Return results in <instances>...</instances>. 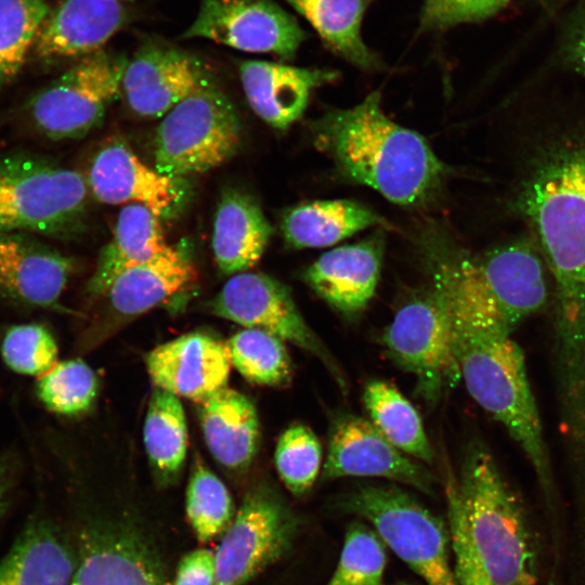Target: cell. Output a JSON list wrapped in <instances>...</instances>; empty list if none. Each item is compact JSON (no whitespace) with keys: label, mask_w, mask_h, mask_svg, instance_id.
I'll return each instance as SVG.
<instances>
[{"label":"cell","mask_w":585,"mask_h":585,"mask_svg":"<svg viewBox=\"0 0 585 585\" xmlns=\"http://www.w3.org/2000/svg\"><path fill=\"white\" fill-rule=\"evenodd\" d=\"M286 1L312 25L326 47L347 62L364 70L381 66L361 34L366 0Z\"/></svg>","instance_id":"cell-28"},{"label":"cell","mask_w":585,"mask_h":585,"mask_svg":"<svg viewBox=\"0 0 585 585\" xmlns=\"http://www.w3.org/2000/svg\"><path fill=\"white\" fill-rule=\"evenodd\" d=\"M190 258L168 246L150 260L120 273L102 297L109 312L119 318H132L169 300L196 281Z\"/></svg>","instance_id":"cell-22"},{"label":"cell","mask_w":585,"mask_h":585,"mask_svg":"<svg viewBox=\"0 0 585 585\" xmlns=\"http://www.w3.org/2000/svg\"><path fill=\"white\" fill-rule=\"evenodd\" d=\"M198 418L206 445L219 464L233 470H244L251 464L260 427L248 398L224 387L199 402Z\"/></svg>","instance_id":"cell-24"},{"label":"cell","mask_w":585,"mask_h":585,"mask_svg":"<svg viewBox=\"0 0 585 585\" xmlns=\"http://www.w3.org/2000/svg\"><path fill=\"white\" fill-rule=\"evenodd\" d=\"M370 422L398 450L432 465L434 453L414 405L391 384L367 382L363 393Z\"/></svg>","instance_id":"cell-29"},{"label":"cell","mask_w":585,"mask_h":585,"mask_svg":"<svg viewBox=\"0 0 585 585\" xmlns=\"http://www.w3.org/2000/svg\"><path fill=\"white\" fill-rule=\"evenodd\" d=\"M117 1H121V0H117Z\"/></svg>","instance_id":"cell-45"},{"label":"cell","mask_w":585,"mask_h":585,"mask_svg":"<svg viewBox=\"0 0 585 585\" xmlns=\"http://www.w3.org/2000/svg\"><path fill=\"white\" fill-rule=\"evenodd\" d=\"M388 222L370 208L349 199L315 200L284 213L281 230L294 248L332 246L366 227Z\"/></svg>","instance_id":"cell-27"},{"label":"cell","mask_w":585,"mask_h":585,"mask_svg":"<svg viewBox=\"0 0 585 585\" xmlns=\"http://www.w3.org/2000/svg\"><path fill=\"white\" fill-rule=\"evenodd\" d=\"M145 362L157 388L196 402L226 387L232 365L226 344L199 332L157 346Z\"/></svg>","instance_id":"cell-18"},{"label":"cell","mask_w":585,"mask_h":585,"mask_svg":"<svg viewBox=\"0 0 585 585\" xmlns=\"http://www.w3.org/2000/svg\"><path fill=\"white\" fill-rule=\"evenodd\" d=\"M343 510L368 521L427 585H459L452 564L448 525L396 485H361L346 494Z\"/></svg>","instance_id":"cell-6"},{"label":"cell","mask_w":585,"mask_h":585,"mask_svg":"<svg viewBox=\"0 0 585 585\" xmlns=\"http://www.w3.org/2000/svg\"><path fill=\"white\" fill-rule=\"evenodd\" d=\"M125 17L117 0H64L49 12L35 42L36 53L48 61L99 52Z\"/></svg>","instance_id":"cell-21"},{"label":"cell","mask_w":585,"mask_h":585,"mask_svg":"<svg viewBox=\"0 0 585 585\" xmlns=\"http://www.w3.org/2000/svg\"><path fill=\"white\" fill-rule=\"evenodd\" d=\"M391 585H411V584H407L405 582H400V583H394V584H391Z\"/></svg>","instance_id":"cell-44"},{"label":"cell","mask_w":585,"mask_h":585,"mask_svg":"<svg viewBox=\"0 0 585 585\" xmlns=\"http://www.w3.org/2000/svg\"><path fill=\"white\" fill-rule=\"evenodd\" d=\"M186 516L202 542L223 534L235 517L226 486L199 456L194 457L186 489Z\"/></svg>","instance_id":"cell-34"},{"label":"cell","mask_w":585,"mask_h":585,"mask_svg":"<svg viewBox=\"0 0 585 585\" xmlns=\"http://www.w3.org/2000/svg\"><path fill=\"white\" fill-rule=\"evenodd\" d=\"M298 525L297 517L272 491L249 494L213 552L214 585L251 580L290 548Z\"/></svg>","instance_id":"cell-11"},{"label":"cell","mask_w":585,"mask_h":585,"mask_svg":"<svg viewBox=\"0 0 585 585\" xmlns=\"http://www.w3.org/2000/svg\"><path fill=\"white\" fill-rule=\"evenodd\" d=\"M460 378L472 399L520 446L549 497L551 464L524 354L494 306L472 290L443 295Z\"/></svg>","instance_id":"cell-2"},{"label":"cell","mask_w":585,"mask_h":585,"mask_svg":"<svg viewBox=\"0 0 585 585\" xmlns=\"http://www.w3.org/2000/svg\"><path fill=\"white\" fill-rule=\"evenodd\" d=\"M48 14L47 0H0V90L18 74Z\"/></svg>","instance_id":"cell-33"},{"label":"cell","mask_w":585,"mask_h":585,"mask_svg":"<svg viewBox=\"0 0 585 585\" xmlns=\"http://www.w3.org/2000/svg\"><path fill=\"white\" fill-rule=\"evenodd\" d=\"M231 364L250 382L284 386L292 376L290 356L278 337L257 328H245L226 342Z\"/></svg>","instance_id":"cell-32"},{"label":"cell","mask_w":585,"mask_h":585,"mask_svg":"<svg viewBox=\"0 0 585 585\" xmlns=\"http://www.w3.org/2000/svg\"><path fill=\"white\" fill-rule=\"evenodd\" d=\"M72 585H158L150 560L132 543L108 540L91 545Z\"/></svg>","instance_id":"cell-31"},{"label":"cell","mask_w":585,"mask_h":585,"mask_svg":"<svg viewBox=\"0 0 585 585\" xmlns=\"http://www.w3.org/2000/svg\"><path fill=\"white\" fill-rule=\"evenodd\" d=\"M17 461L12 452L0 454V520L4 515L16 480Z\"/></svg>","instance_id":"cell-42"},{"label":"cell","mask_w":585,"mask_h":585,"mask_svg":"<svg viewBox=\"0 0 585 585\" xmlns=\"http://www.w3.org/2000/svg\"><path fill=\"white\" fill-rule=\"evenodd\" d=\"M73 260L30 233L0 232V296L21 307L56 309Z\"/></svg>","instance_id":"cell-17"},{"label":"cell","mask_w":585,"mask_h":585,"mask_svg":"<svg viewBox=\"0 0 585 585\" xmlns=\"http://www.w3.org/2000/svg\"><path fill=\"white\" fill-rule=\"evenodd\" d=\"M242 134L235 106L211 81L161 118L154 138V168L173 178L209 171L237 153Z\"/></svg>","instance_id":"cell-7"},{"label":"cell","mask_w":585,"mask_h":585,"mask_svg":"<svg viewBox=\"0 0 585 585\" xmlns=\"http://www.w3.org/2000/svg\"><path fill=\"white\" fill-rule=\"evenodd\" d=\"M36 394L50 412L78 415L93 404L98 394V379L83 361H63L39 377Z\"/></svg>","instance_id":"cell-35"},{"label":"cell","mask_w":585,"mask_h":585,"mask_svg":"<svg viewBox=\"0 0 585 585\" xmlns=\"http://www.w3.org/2000/svg\"><path fill=\"white\" fill-rule=\"evenodd\" d=\"M214 554L209 549H197L183 557L174 585H214Z\"/></svg>","instance_id":"cell-41"},{"label":"cell","mask_w":585,"mask_h":585,"mask_svg":"<svg viewBox=\"0 0 585 585\" xmlns=\"http://www.w3.org/2000/svg\"><path fill=\"white\" fill-rule=\"evenodd\" d=\"M77 567L56 530L35 520L0 561V585H72Z\"/></svg>","instance_id":"cell-25"},{"label":"cell","mask_w":585,"mask_h":585,"mask_svg":"<svg viewBox=\"0 0 585 585\" xmlns=\"http://www.w3.org/2000/svg\"><path fill=\"white\" fill-rule=\"evenodd\" d=\"M239 77L251 109L271 127L286 130L302 116L311 92L339 73L248 60L239 64Z\"/></svg>","instance_id":"cell-20"},{"label":"cell","mask_w":585,"mask_h":585,"mask_svg":"<svg viewBox=\"0 0 585 585\" xmlns=\"http://www.w3.org/2000/svg\"><path fill=\"white\" fill-rule=\"evenodd\" d=\"M87 181L103 204H138L161 220L176 218L186 206L190 187L184 178L166 176L145 165L126 140L107 139L90 161Z\"/></svg>","instance_id":"cell-13"},{"label":"cell","mask_w":585,"mask_h":585,"mask_svg":"<svg viewBox=\"0 0 585 585\" xmlns=\"http://www.w3.org/2000/svg\"><path fill=\"white\" fill-rule=\"evenodd\" d=\"M208 308L219 317L268 332L310 352L342 390L347 388L336 360L302 317L289 288L276 278L248 271L232 275Z\"/></svg>","instance_id":"cell-10"},{"label":"cell","mask_w":585,"mask_h":585,"mask_svg":"<svg viewBox=\"0 0 585 585\" xmlns=\"http://www.w3.org/2000/svg\"><path fill=\"white\" fill-rule=\"evenodd\" d=\"M127 62L126 56L102 50L81 57L30 99L27 113L32 125L54 141L86 136L101 126L120 94Z\"/></svg>","instance_id":"cell-8"},{"label":"cell","mask_w":585,"mask_h":585,"mask_svg":"<svg viewBox=\"0 0 585 585\" xmlns=\"http://www.w3.org/2000/svg\"><path fill=\"white\" fill-rule=\"evenodd\" d=\"M211 81V74L197 57L151 42L128 60L120 93L134 114L155 119Z\"/></svg>","instance_id":"cell-16"},{"label":"cell","mask_w":585,"mask_h":585,"mask_svg":"<svg viewBox=\"0 0 585 585\" xmlns=\"http://www.w3.org/2000/svg\"><path fill=\"white\" fill-rule=\"evenodd\" d=\"M273 229L260 205L247 193L229 187L218 203L211 247L223 275L247 272L262 257Z\"/></svg>","instance_id":"cell-23"},{"label":"cell","mask_w":585,"mask_h":585,"mask_svg":"<svg viewBox=\"0 0 585 585\" xmlns=\"http://www.w3.org/2000/svg\"><path fill=\"white\" fill-rule=\"evenodd\" d=\"M512 0H424L419 31H441L460 24L479 23L503 10Z\"/></svg>","instance_id":"cell-40"},{"label":"cell","mask_w":585,"mask_h":585,"mask_svg":"<svg viewBox=\"0 0 585 585\" xmlns=\"http://www.w3.org/2000/svg\"><path fill=\"white\" fill-rule=\"evenodd\" d=\"M274 463L288 491L301 497L312 489L320 473L322 445L308 426L294 424L280 437Z\"/></svg>","instance_id":"cell-37"},{"label":"cell","mask_w":585,"mask_h":585,"mask_svg":"<svg viewBox=\"0 0 585 585\" xmlns=\"http://www.w3.org/2000/svg\"><path fill=\"white\" fill-rule=\"evenodd\" d=\"M310 129L343 178L392 203L421 207L441 192L446 166L424 136L384 114L378 91L351 108L326 112Z\"/></svg>","instance_id":"cell-3"},{"label":"cell","mask_w":585,"mask_h":585,"mask_svg":"<svg viewBox=\"0 0 585 585\" xmlns=\"http://www.w3.org/2000/svg\"><path fill=\"white\" fill-rule=\"evenodd\" d=\"M344 477H379L434 494L437 479L425 466L393 446L369 421L343 414L329 432L322 480Z\"/></svg>","instance_id":"cell-14"},{"label":"cell","mask_w":585,"mask_h":585,"mask_svg":"<svg viewBox=\"0 0 585 585\" xmlns=\"http://www.w3.org/2000/svg\"><path fill=\"white\" fill-rule=\"evenodd\" d=\"M185 38L292 60L307 39L296 18L273 0H203Z\"/></svg>","instance_id":"cell-12"},{"label":"cell","mask_w":585,"mask_h":585,"mask_svg":"<svg viewBox=\"0 0 585 585\" xmlns=\"http://www.w3.org/2000/svg\"><path fill=\"white\" fill-rule=\"evenodd\" d=\"M389 356L414 374L418 391L434 403L459 379L447 303L434 287L413 296L382 335Z\"/></svg>","instance_id":"cell-9"},{"label":"cell","mask_w":585,"mask_h":585,"mask_svg":"<svg viewBox=\"0 0 585 585\" xmlns=\"http://www.w3.org/2000/svg\"><path fill=\"white\" fill-rule=\"evenodd\" d=\"M57 343L40 323H22L8 327L0 341L4 364L26 376H42L55 364Z\"/></svg>","instance_id":"cell-38"},{"label":"cell","mask_w":585,"mask_h":585,"mask_svg":"<svg viewBox=\"0 0 585 585\" xmlns=\"http://www.w3.org/2000/svg\"><path fill=\"white\" fill-rule=\"evenodd\" d=\"M453 484L473 548L495 585H538L537 551L523 508L480 441Z\"/></svg>","instance_id":"cell-4"},{"label":"cell","mask_w":585,"mask_h":585,"mask_svg":"<svg viewBox=\"0 0 585 585\" xmlns=\"http://www.w3.org/2000/svg\"><path fill=\"white\" fill-rule=\"evenodd\" d=\"M568 60L585 74V17L575 24L566 43Z\"/></svg>","instance_id":"cell-43"},{"label":"cell","mask_w":585,"mask_h":585,"mask_svg":"<svg viewBox=\"0 0 585 585\" xmlns=\"http://www.w3.org/2000/svg\"><path fill=\"white\" fill-rule=\"evenodd\" d=\"M386 545L373 528L351 523L344 534L338 564L325 585H385Z\"/></svg>","instance_id":"cell-36"},{"label":"cell","mask_w":585,"mask_h":585,"mask_svg":"<svg viewBox=\"0 0 585 585\" xmlns=\"http://www.w3.org/2000/svg\"><path fill=\"white\" fill-rule=\"evenodd\" d=\"M87 177L30 155L0 158V232L69 238L82 231Z\"/></svg>","instance_id":"cell-5"},{"label":"cell","mask_w":585,"mask_h":585,"mask_svg":"<svg viewBox=\"0 0 585 585\" xmlns=\"http://www.w3.org/2000/svg\"><path fill=\"white\" fill-rule=\"evenodd\" d=\"M384 251V234L375 232L359 243L322 255L303 272V281L334 310L356 316L375 294Z\"/></svg>","instance_id":"cell-19"},{"label":"cell","mask_w":585,"mask_h":585,"mask_svg":"<svg viewBox=\"0 0 585 585\" xmlns=\"http://www.w3.org/2000/svg\"><path fill=\"white\" fill-rule=\"evenodd\" d=\"M143 440L150 464L160 482L180 473L187 452V426L179 398L155 388L150 396Z\"/></svg>","instance_id":"cell-30"},{"label":"cell","mask_w":585,"mask_h":585,"mask_svg":"<svg viewBox=\"0 0 585 585\" xmlns=\"http://www.w3.org/2000/svg\"><path fill=\"white\" fill-rule=\"evenodd\" d=\"M160 221L145 206L129 204L122 207L113 236L101 249L88 282L90 296H103L120 273L150 260L169 246L165 242Z\"/></svg>","instance_id":"cell-26"},{"label":"cell","mask_w":585,"mask_h":585,"mask_svg":"<svg viewBox=\"0 0 585 585\" xmlns=\"http://www.w3.org/2000/svg\"><path fill=\"white\" fill-rule=\"evenodd\" d=\"M514 206L552 281L556 381L585 390V135L544 151L520 181Z\"/></svg>","instance_id":"cell-1"},{"label":"cell","mask_w":585,"mask_h":585,"mask_svg":"<svg viewBox=\"0 0 585 585\" xmlns=\"http://www.w3.org/2000/svg\"><path fill=\"white\" fill-rule=\"evenodd\" d=\"M445 493L453 564L459 585H495L484 570L469 537L451 473L446 479Z\"/></svg>","instance_id":"cell-39"},{"label":"cell","mask_w":585,"mask_h":585,"mask_svg":"<svg viewBox=\"0 0 585 585\" xmlns=\"http://www.w3.org/2000/svg\"><path fill=\"white\" fill-rule=\"evenodd\" d=\"M471 260L482 287L511 330L545 307L548 270L532 236L514 238Z\"/></svg>","instance_id":"cell-15"}]
</instances>
